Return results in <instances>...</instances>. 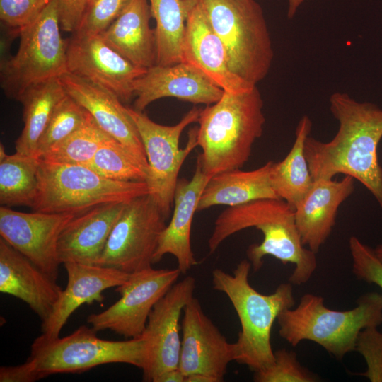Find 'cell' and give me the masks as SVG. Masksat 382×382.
<instances>
[{
  "label": "cell",
  "mask_w": 382,
  "mask_h": 382,
  "mask_svg": "<svg viewBox=\"0 0 382 382\" xmlns=\"http://www.w3.org/2000/svg\"><path fill=\"white\" fill-rule=\"evenodd\" d=\"M330 110L339 127L335 137L324 142L310 135L304 153L313 180L344 174L361 183L382 209V167L378 146L382 139V109L359 102L342 92L330 97Z\"/></svg>",
  "instance_id": "1"
},
{
  "label": "cell",
  "mask_w": 382,
  "mask_h": 382,
  "mask_svg": "<svg viewBox=\"0 0 382 382\" xmlns=\"http://www.w3.org/2000/svg\"><path fill=\"white\" fill-rule=\"evenodd\" d=\"M251 227L263 235L260 243L252 244L247 249L254 272L262 266L264 257L270 255L284 265H294L289 279L292 284L308 282L317 268L316 253L303 245L294 209L282 199H257L224 209L216 218L208 240L209 253L233 234Z\"/></svg>",
  "instance_id": "2"
},
{
  "label": "cell",
  "mask_w": 382,
  "mask_h": 382,
  "mask_svg": "<svg viewBox=\"0 0 382 382\" xmlns=\"http://www.w3.org/2000/svg\"><path fill=\"white\" fill-rule=\"evenodd\" d=\"M263 100L257 86L238 93L224 91L216 103L202 109L197 127V156L209 177L241 168L248 161L263 132Z\"/></svg>",
  "instance_id": "3"
},
{
  "label": "cell",
  "mask_w": 382,
  "mask_h": 382,
  "mask_svg": "<svg viewBox=\"0 0 382 382\" xmlns=\"http://www.w3.org/2000/svg\"><path fill=\"white\" fill-rule=\"evenodd\" d=\"M251 268L250 261L243 260L231 274L215 269L212 282L214 289L227 296L240 321L236 361L255 372L273 362L272 325L283 311L294 306L295 301L289 282L280 284L272 294L258 292L249 282Z\"/></svg>",
  "instance_id": "4"
},
{
  "label": "cell",
  "mask_w": 382,
  "mask_h": 382,
  "mask_svg": "<svg viewBox=\"0 0 382 382\" xmlns=\"http://www.w3.org/2000/svg\"><path fill=\"white\" fill-rule=\"evenodd\" d=\"M277 321L279 335L291 346L312 341L340 360L355 351L363 329L382 323V294L367 292L357 299L356 307L346 311L330 309L322 296L306 294L296 307L283 311Z\"/></svg>",
  "instance_id": "5"
},
{
  "label": "cell",
  "mask_w": 382,
  "mask_h": 382,
  "mask_svg": "<svg viewBox=\"0 0 382 382\" xmlns=\"http://www.w3.org/2000/svg\"><path fill=\"white\" fill-rule=\"evenodd\" d=\"M221 40L231 70L257 85L273 60L271 37L261 6L255 0H197Z\"/></svg>",
  "instance_id": "6"
},
{
  "label": "cell",
  "mask_w": 382,
  "mask_h": 382,
  "mask_svg": "<svg viewBox=\"0 0 382 382\" xmlns=\"http://www.w3.org/2000/svg\"><path fill=\"white\" fill-rule=\"evenodd\" d=\"M38 185L30 208L35 212L77 215L95 207L127 202L149 193L146 182L112 180L82 165L40 159Z\"/></svg>",
  "instance_id": "7"
},
{
  "label": "cell",
  "mask_w": 382,
  "mask_h": 382,
  "mask_svg": "<svg viewBox=\"0 0 382 382\" xmlns=\"http://www.w3.org/2000/svg\"><path fill=\"white\" fill-rule=\"evenodd\" d=\"M57 0L22 28L16 54L1 59L0 84L9 98L18 100L28 88L60 77L67 71L66 40L60 33Z\"/></svg>",
  "instance_id": "8"
},
{
  "label": "cell",
  "mask_w": 382,
  "mask_h": 382,
  "mask_svg": "<svg viewBox=\"0 0 382 382\" xmlns=\"http://www.w3.org/2000/svg\"><path fill=\"white\" fill-rule=\"evenodd\" d=\"M97 332L83 325L63 337H37L31 345L28 358L35 362L40 378L57 374H79L113 363L144 369L146 348L141 337L115 341L101 339Z\"/></svg>",
  "instance_id": "9"
},
{
  "label": "cell",
  "mask_w": 382,
  "mask_h": 382,
  "mask_svg": "<svg viewBox=\"0 0 382 382\" xmlns=\"http://www.w3.org/2000/svg\"><path fill=\"white\" fill-rule=\"evenodd\" d=\"M140 135L149 165L146 183L164 215L168 218L181 166L197 146V127L192 129L183 149L180 137L186 127L198 121L201 108L194 107L176 125L167 126L151 120L145 113L127 106Z\"/></svg>",
  "instance_id": "10"
},
{
  "label": "cell",
  "mask_w": 382,
  "mask_h": 382,
  "mask_svg": "<svg viewBox=\"0 0 382 382\" xmlns=\"http://www.w3.org/2000/svg\"><path fill=\"white\" fill-rule=\"evenodd\" d=\"M167 219L150 193L127 202L97 265L127 274L151 267Z\"/></svg>",
  "instance_id": "11"
},
{
  "label": "cell",
  "mask_w": 382,
  "mask_h": 382,
  "mask_svg": "<svg viewBox=\"0 0 382 382\" xmlns=\"http://www.w3.org/2000/svg\"><path fill=\"white\" fill-rule=\"evenodd\" d=\"M178 268L151 267L129 274L115 291L121 297L104 311L92 313L87 322L96 332L109 330L125 338L141 337L155 304L177 282Z\"/></svg>",
  "instance_id": "12"
},
{
  "label": "cell",
  "mask_w": 382,
  "mask_h": 382,
  "mask_svg": "<svg viewBox=\"0 0 382 382\" xmlns=\"http://www.w3.org/2000/svg\"><path fill=\"white\" fill-rule=\"evenodd\" d=\"M195 279L187 276L176 282L155 304L141 337L145 340L144 381L156 382L163 373L178 368L181 339L180 319L193 297Z\"/></svg>",
  "instance_id": "13"
},
{
  "label": "cell",
  "mask_w": 382,
  "mask_h": 382,
  "mask_svg": "<svg viewBox=\"0 0 382 382\" xmlns=\"http://www.w3.org/2000/svg\"><path fill=\"white\" fill-rule=\"evenodd\" d=\"M76 215L31 213L0 207V236L41 270L57 280L61 264L57 252L59 235Z\"/></svg>",
  "instance_id": "14"
},
{
  "label": "cell",
  "mask_w": 382,
  "mask_h": 382,
  "mask_svg": "<svg viewBox=\"0 0 382 382\" xmlns=\"http://www.w3.org/2000/svg\"><path fill=\"white\" fill-rule=\"evenodd\" d=\"M67 71L100 85L125 103L134 98V81L146 69L120 55L100 34L72 33L66 39Z\"/></svg>",
  "instance_id": "15"
},
{
  "label": "cell",
  "mask_w": 382,
  "mask_h": 382,
  "mask_svg": "<svg viewBox=\"0 0 382 382\" xmlns=\"http://www.w3.org/2000/svg\"><path fill=\"white\" fill-rule=\"evenodd\" d=\"M178 368L186 376L204 374L224 381L227 367L236 361V349L204 313L194 296L183 310Z\"/></svg>",
  "instance_id": "16"
},
{
  "label": "cell",
  "mask_w": 382,
  "mask_h": 382,
  "mask_svg": "<svg viewBox=\"0 0 382 382\" xmlns=\"http://www.w3.org/2000/svg\"><path fill=\"white\" fill-rule=\"evenodd\" d=\"M59 79L66 94L82 106L105 133L122 144L148 173L140 135L120 98L104 87L69 72Z\"/></svg>",
  "instance_id": "17"
},
{
  "label": "cell",
  "mask_w": 382,
  "mask_h": 382,
  "mask_svg": "<svg viewBox=\"0 0 382 382\" xmlns=\"http://www.w3.org/2000/svg\"><path fill=\"white\" fill-rule=\"evenodd\" d=\"M187 6L182 62L199 69L224 91L238 93L252 88L231 69L226 49L211 27L197 0H185Z\"/></svg>",
  "instance_id": "18"
},
{
  "label": "cell",
  "mask_w": 382,
  "mask_h": 382,
  "mask_svg": "<svg viewBox=\"0 0 382 382\" xmlns=\"http://www.w3.org/2000/svg\"><path fill=\"white\" fill-rule=\"evenodd\" d=\"M134 110L143 112L152 102L173 97L195 104H213L224 91L193 66L179 62L156 64L147 69L134 83Z\"/></svg>",
  "instance_id": "19"
},
{
  "label": "cell",
  "mask_w": 382,
  "mask_h": 382,
  "mask_svg": "<svg viewBox=\"0 0 382 382\" xmlns=\"http://www.w3.org/2000/svg\"><path fill=\"white\" fill-rule=\"evenodd\" d=\"M68 282L48 318L42 322L41 335L46 339L59 337L71 315L83 303L104 299L103 291L125 283L130 274L113 267L77 262L63 264Z\"/></svg>",
  "instance_id": "20"
},
{
  "label": "cell",
  "mask_w": 382,
  "mask_h": 382,
  "mask_svg": "<svg viewBox=\"0 0 382 382\" xmlns=\"http://www.w3.org/2000/svg\"><path fill=\"white\" fill-rule=\"evenodd\" d=\"M56 281L0 238V291L26 303L42 322L63 290Z\"/></svg>",
  "instance_id": "21"
},
{
  "label": "cell",
  "mask_w": 382,
  "mask_h": 382,
  "mask_svg": "<svg viewBox=\"0 0 382 382\" xmlns=\"http://www.w3.org/2000/svg\"><path fill=\"white\" fill-rule=\"evenodd\" d=\"M354 179H318L294 209L295 221L303 245L317 253L335 225L340 205L353 193Z\"/></svg>",
  "instance_id": "22"
},
{
  "label": "cell",
  "mask_w": 382,
  "mask_h": 382,
  "mask_svg": "<svg viewBox=\"0 0 382 382\" xmlns=\"http://www.w3.org/2000/svg\"><path fill=\"white\" fill-rule=\"evenodd\" d=\"M126 203L101 204L71 219L58 240L57 252L61 264L97 265Z\"/></svg>",
  "instance_id": "23"
},
{
  "label": "cell",
  "mask_w": 382,
  "mask_h": 382,
  "mask_svg": "<svg viewBox=\"0 0 382 382\" xmlns=\"http://www.w3.org/2000/svg\"><path fill=\"white\" fill-rule=\"evenodd\" d=\"M209 178L197 161L191 180H178L174 195L173 214L161 235L153 263L159 262L166 254L172 255L182 274L197 264L191 245L192 223L197 212L199 197Z\"/></svg>",
  "instance_id": "24"
},
{
  "label": "cell",
  "mask_w": 382,
  "mask_h": 382,
  "mask_svg": "<svg viewBox=\"0 0 382 382\" xmlns=\"http://www.w3.org/2000/svg\"><path fill=\"white\" fill-rule=\"evenodd\" d=\"M147 0H132L100 35L112 48L134 66L147 69L156 64L154 30Z\"/></svg>",
  "instance_id": "25"
},
{
  "label": "cell",
  "mask_w": 382,
  "mask_h": 382,
  "mask_svg": "<svg viewBox=\"0 0 382 382\" xmlns=\"http://www.w3.org/2000/svg\"><path fill=\"white\" fill-rule=\"evenodd\" d=\"M273 161L252 170L233 169L212 176L199 197L197 212L213 206H238L261 199H279L272 190L270 173Z\"/></svg>",
  "instance_id": "26"
},
{
  "label": "cell",
  "mask_w": 382,
  "mask_h": 382,
  "mask_svg": "<svg viewBox=\"0 0 382 382\" xmlns=\"http://www.w3.org/2000/svg\"><path fill=\"white\" fill-rule=\"evenodd\" d=\"M312 122L303 116L296 128L295 140L285 158L272 165L270 185L277 197L285 201L293 209L311 188L313 179L304 153V144L310 135Z\"/></svg>",
  "instance_id": "27"
},
{
  "label": "cell",
  "mask_w": 382,
  "mask_h": 382,
  "mask_svg": "<svg viewBox=\"0 0 382 382\" xmlns=\"http://www.w3.org/2000/svg\"><path fill=\"white\" fill-rule=\"evenodd\" d=\"M66 96L59 78L32 86L23 93L18 101L23 105L24 126L15 142L16 152L35 156L57 105Z\"/></svg>",
  "instance_id": "28"
},
{
  "label": "cell",
  "mask_w": 382,
  "mask_h": 382,
  "mask_svg": "<svg viewBox=\"0 0 382 382\" xmlns=\"http://www.w3.org/2000/svg\"><path fill=\"white\" fill-rule=\"evenodd\" d=\"M40 158L16 152L8 155L0 144L1 206L31 207L37 190Z\"/></svg>",
  "instance_id": "29"
},
{
  "label": "cell",
  "mask_w": 382,
  "mask_h": 382,
  "mask_svg": "<svg viewBox=\"0 0 382 382\" xmlns=\"http://www.w3.org/2000/svg\"><path fill=\"white\" fill-rule=\"evenodd\" d=\"M155 20L156 64L182 62L187 6L185 0H147Z\"/></svg>",
  "instance_id": "30"
},
{
  "label": "cell",
  "mask_w": 382,
  "mask_h": 382,
  "mask_svg": "<svg viewBox=\"0 0 382 382\" xmlns=\"http://www.w3.org/2000/svg\"><path fill=\"white\" fill-rule=\"evenodd\" d=\"M110 138L112 137L90 115L80 128L52 146L40 159L50 163L87 166L98 149Z\"/></svg>",
  "instance_id": "31"
},
{
  "label": "cell",
  "mask_w": 382,
  "mask_h": 382,
  "mask_svg": "<svg viewBox=\"0 0 382 382\" xmlns=\"http://www.w3.org/2000/svg\"><path fill=\"white\" fill-rule=\"evenodd\" d=\"M106 178L122 182H146L147 170L119 141L110 138L86 166Z\"/></svg>",
  "instance_id": "32"
},
{
  "label": "cell",
  "mask_w": 382,
  "mask_h": 382,
  "mask_svg": "<svg viewBox=\"0 0 382 382\" xmlns=\"http://www.w3.org/2000/svg\"><path fill=\"white\" fill-rule=\"evenodd\" d=\"M90 114L73 98L66 96L58 103L37 143L35 156L40 158L52 146L80 128Z\"/></svg>",
  "instance_id": "33"
},
{
  "label": "cell",
  "mask_w": 382,
  "mask_h": 382,
  "mask_svg": "<svg viewBox=\"0 0 382 382\" xmlns=\"http://www.w3.org/2000/svg\"><path fill=\"white\" fill-rule=\"evenodd\" d=\"M274 361L267 367L254 372L256 382H316L318 377L303 366L294 351H274Z\"/></svg>",
  "instance_id": "34"
},
{
  "label": "cell",
  "mask_w": 382,
  "mask_h": 382,
  "mask_svg": "<svg viewBox=\"0 0 382 382\" xmlns=\"http://www.w3.org/2000/svg\"><path fill=\"white\" fill-rule=\"evenodd\" d=\"M132 0H88L77 30L74 33L98 35L103 32Z\"/></svg>",
  "instance_id": "35"
},
{
  "label": "cell",
  "mask_w": 382,
  "mask_h": 382,
  "mask_svg": "<svg viewBox=\"0 0 382 382\" xmlns=\"http://www.w3.org/2000/svg\"><path fill=\"white\" fill-rule=\"evenodd\" d=\"M54 0H0V19L15 34L32 23Z\"/></svg>",
  "instance_id": "36"
},
{
  "label": "cell",
  "mask_w": 382,
  "mask_h": 382,
  "mask_svg": "<svg viewBox=\"0 0 382 382\" xmlns=\"http://www.w3.org/2000/svg\"><path fill=\"white\" fill-rule=\"evenodd\" d=\"M355 351L362 355L367 366L365 371L355 374L371 382H382V332L377 327L366 328L359 333Z\"/></svg>",
  "instance_id": "37"
},
{
  "label": "cell",
  "mask_w": 382,
  "mask_h": 382,
  "mask_svg": "<svg viewBox=\"0 0 382 382\" xmlns=\"http://www.w3.org/2000/svg\"><path fill=\"white\" fill-rule=\"evenodd\" d=\"M349 247L352 259V272L355 277L382 289V262L374 250L356 236L350 237Z\"/></svg>",
  "instance_id": "38"
},
{
  "label": "cell",
  "mask_w": 382,
  "mask_h": 382,
  "mask_svg": "<svg viewBox=\"0 0 382 382\" xmlns=\"http://www.w3.org/2000/svg\"><path fill=\"white\" fill-rule=\"evenodd\" d=\"M88 0H57L61 29L74 33L80 24Z\"/></svg>",
  "instance_id": "39"
},
{
  "label": "cell",
  "mask_w": 382,
  "mask_h": 382,
  "mask_svg": "<svg viewBox=\"0 0 382 382\" xmlns=\"http://www.w3.org/2000/svg\"><path fill=\"white\" fill-rule=\"evenodd\" d=\"M40 379L35 362L30 358L23 364L0 368L1 382H33Z\"/></svg>",
  "instance_id": "40"
},
{
  "label": "cell",
  "mask_w": 382,
  "mask_h": 382,
  "mask_svg": "<svg viewBox=\"0 0 382 382\" xmlns=\"http://www.w3.org/2000/svg\"><path fill=\"white\" fill-rule=\"evenodd\" d=\"M186 378L180 369L176 368L163 373L156 382H186Z\"/></svg>",
  "instance_id": "41"
},
{
  "label": "cell",
  "mask_w": 382,
  "mask_h": 382,
  "mask_svg": "<svg viewBox=\"0 0 382 382\" xmlns=\"http://www.w3.org/2000/svg\"><path fill=\"white\" fill-rule=\"evenodd\" d=\"M305 0H288L287 17L289 19L293 18L299 8Z\"/></svg>",
  "instance_id": "42"
},
{
  "label": "cell",
  "mask_w": 382,
  "mask_h": 382,
  "mask_svg": "<svg viewBox=\"0 0 382 382\" xmlns=\"http://www.w3.org/2000/svg\"><path fill=\"white\" fill-rule=\"evenodd\" d=\"M186 382H215V381L207 375L192 374L187 376Z\"/></svg>",
  "instance_id": "43"
},
{
  "label": "cell",
  "mask_w": 382,
  "mask_h": 382,
  "mask_svg": "<svg viewBox=\"0 0 382 382\" xmlns=\"http://www.w3.org/2000/svg\"><path fill=\"white\" fill-rule=\"evenodd\" d=\"M374 250L376 256L382 262V243L377 245Z\"/></svg>",
  "instance_id": "44"
}]
</instances>
